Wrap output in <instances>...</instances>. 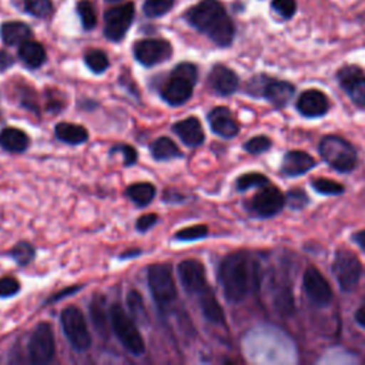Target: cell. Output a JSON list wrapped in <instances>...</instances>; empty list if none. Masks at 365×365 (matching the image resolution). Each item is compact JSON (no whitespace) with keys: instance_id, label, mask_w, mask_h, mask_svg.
<instances>
[{"instance_id":"cell-1","label":"cell","mask_w":365,"mask_h":365,"mask_svg":"<svg viewBox=\"0 0 365 365\" xmlns=\"http://www.w3.org/2000/svg\"><path fill=\"white\" fill-rule=\"evenodd\" d=\"M248 358L258 364H295L298 352L294 341L278 327L258 325L244 339Z\"/></svg>"},{"instance_id":"cell-2","label":"cell","mask_w":365,"mask_h":365,"mask_svg":"<svg viewBox=\"0 0 365 365\" xmlns=\"http://www.w3.org/2000/svg\"><path fill=\"white\" fill-rule=\"evenodd\" d=\"M259 265L250 254L244 251L228 254L218 268V281L225 299L234 304L242 301L251 287L259 284Z\"/></svg>"},{"instance_id":"cell-3","label":"cell","mask_w":365,"mask_h":365,"mask_svg":"<svg viewBox=\"0 0 365 365\" xmlns=\"http://www.w3.org/2000/svg\"><path fill=\"white\" fill-rule=\"evenodd\" d=\"M187 20L198 31L207 34L217 46L227 47L234 38V23L224 6L217 0H202L187 13Z\"/></svg>"},{"instance_id":"cell-4","label":"cell","mask_w":365,"mask_h":365,"mask_svg":"<svg viewBox=\"0 0 365 365\" xmlns=\"http://www.w3.org/2000/svg\"><path fill=\"white\" fill-rule=\"evenodd\" d=\"M111 328L121 342V345L133 355L140 356L145 351L144 339L135 325V321L131 315H128L121 305L113 304L108 309Z\"/></svg>"},{"instance_id":"cell-5","label":"cell","mask_w":365,"mask_h":365,"mask_svg":"<svg viewBox=\"0 0 365 365\" xmlns=\"http://www.w3.org/2000/svg\"><path fill=\"white\" fill-rule=\"evenodd\" d=\"M197 67L191 63H180L174 67L170 80L164 86L161 96L170 106H181L192 96V88L197 81Z\"/></svg>"},{"instance_id":"cell-6","label":"cell","mask_w":365,"mask_h":365,"mask_svg":"<svg viewBox=\"0 0 365 365\" xmlns=\"http://www.w3.org/2000/svg\"><path fill=\"white\" fill-rule=\"evenodd\" d=\"M318 150L325 163L339 173H349L356 167V150L342 137L325 135L319 141Z\"/></svg>"},{"instance_id":"cell-7","label":"cell","mask_w":365,"mask_h":365,"mask_svg":"<svg viewBox=\"0 0 365 365\" xmlns=\"http://www.w3.org/2000/svg\"><path fill=\"white\" fill-rule=\"evenodd\" d=\"M148 288L154 301L160 305H168L177 298V288L173 277V267L168 262L154 264L147 272Z\"/></svg>"},{"instance_id":"cell-8","label":"cell","mask_w":365,"mask_h":365,"mask_svg":"<svg viewBox=\"0 0 365 365\" xmlns=\"http://www.w3.org/2000/svg\"><path fill=\"white\" fill-rule=\"evenodd\" d=\"M248 93L252 96L267 98L274 107H284L292 98L295 88L288 81L258 76L250 81Z\"/></svg>"},{"instance_id":"cell-9","label":"cell","mask_w":365,"mask_h":365,"mask_svg":"<svg viewBox=\"0 0 365 365\" xmlns=\"http://www.w3.org/2000/svg\"><path fill=\"white\" fill-rule=\"evenodd\" d=\"M332 272L339 284V288L345 292H349L356 287L361 278L362 265L356 254H354L351 250L341 248L335 254Z\"/></svg>"},{"instance_id":"cell-10","label":"cell","mask_w":365,"mask_h":365,"mask_svg":"<svg viewBox=\"0 0 365 365\" xmlns=\"http://www.w3.org/2000/svg\"><path fill=\"white\" fill-rule=\"evenodd\" d=\"M61 327L66 338L76 351H86L91 345L84 314L77 307H67L61 312Z\"/></svg>"},{"instance_id":"cell-11","label":"cell","mask_w":365,"mask_h":365,"mask_svg":"<svg viewBox=\"0 0 365 365\" xmlns=\"http://www.w3.org/2000/svg\"><path fill=\"white\" fill-rule=\"evenodd\" d=\"M56 354V342L53 328L48 322H40L29 341V356L36 365L48 364Z\"/></svg>"},{"instance_id":"cell-12","label":"cell","mask_w":365,"mask_h":365,"mask_svg":"<svg viewBox=\"0 0 365 365\" xmlns=\"http://www.w3.org/2000/svg\"><path fill=\"white\" fill-rule=\"evenodd\" d=\"M134 19V4L127 3L106 11L104 14V34L111 41L121 40Z\"/></svg>"},{"instance_id":"cell-13","label":"cell","mask_w":365,"mask_h":365,"mask_svg":"<svg viewBox=\"0 0 365 365\" xmlns=\"http://www.w3.org/2000/svg\"><path fill=\"white\" fill-rule=\"evenodd\" d=\"M285 205V197L279 188L274 185H264L252 197L250 202L251 211L258 217H272L278 214Z\"/></svg>"},{"instance_id":"cell-14","label":"cell","mask_w":365,"mask_h":365,"mask_svg":"<svg viewBox=\"0 0 365 365\" xmlns=\"http://www.w3.org/2000/svg\"><path fill=\"white\" fill-rule=\"evenodd\" d=\"M307 298L317 307H327L332 301V289L325 277L315 267H308L302 278Z\"/></svg>"},{"instance_id":"cell-15","label":"cell","mask_w":365,"mask_h":365,"mask_svg":"<svg viewBox=\"0 0 365 365\" xmlns=\"http://www.w3.org/2000/svg\"><path fill=\"white\" fill-rule=\"evenodd\" d=\"M173 53L171 44L161 38H147L140 40L134 44V57L138 63L145 67L155 66L167 58Z\"/></svg>"},{"instance_id":"cell-16","label":"cell","mask_w":365,"mask_h":365,"mask_svg":"<svg viewBox=\"0 0 365 365\" xmlns=\"http://www.w3.org/2000/svg\"><path fill=\"white\" fill-rule=\"evenodd\" d=\"M341 87L349 98L359 107L365 108V74L356 66H346L338 71Z\"/></svg>"},{"instance_id":"cell-17","label":"cell","mask_w":365,"mask_h":365,"mask_svg":"<svg viewBox=\"0 0 365 365\" xmlns=\"http://www.w3.org/2000/svg\"><path fill=\"white\" fill-rule=\"evenodd\" d=\"M178 277L184 287V289L188 294L198 295L201 291H204L207 285L205 278V269L204 265L197 259H184L178 264Z\"/></svg>"},{"instance_id":"cell-18","label":"cell","mask_w":365,"mask_h":365,"mask_svg":"<svg viewBox=\"0 0 365 365\" xmlns=\"http://www.w3.org/2000/svg\"><path fill=\"white\" fill-rule=\"evenodd\" d=\"M297 108L304 117H321L329 110V100L321 90H305L297 100Z\"/></svg>"},{"instance_id":"cell-19","label":"cell","mask_w":365,"mask_h":365,"mask_svg":"<svg viewBox=\"0 0 365 365\" xmlns=\"http://www.w3.org/2000/svg\"><path fill=\"white\" fill-rule=\"evenodd\" d=\"M211 130L222 138H232L238 134L240 127L232 113L227 107H215L208 114Z\"/></svg>"},{"instance_id":"cell-20","label":"cell","mask_w":365,"mask_h":365,"mask_svg":"<svg viewBox=\"0 0 365 365\" xmlns=\"http://www.w3.org/2000/svg\"><path fill=\"white\" fill-rule=\"evenodd\" d=\"M208 81L212 90L220 96H230L235 93L240 84L238 76L231 68L222 64H217L212 67L208 76Z\"/></svg>"},{"instance_id":"cell-21","label":"cell","mask_w":365,"mask_h":365,"mask_svg":"<svg viewBox=\"0 0 365 365\" xmlns=\"http://www.w3.org/2000/svg\"><path fill=\"white\" fill-rule=\"evenodd\" d=\"M173 130L188 147H198L204 143V130L200 120L195 117H188L175 123L173 125Z\"/></svg>"},{"instance_id":"cell-22","label":"cell","mask_w":365,"mask_h":365,"mask_svg":"<svg viewBox=\"0 0 365 365\" xmlns=\"http://www.w3.org/2000/svg\"><path fill=\"white\" fill-rule=\"evenodd\" d=\"M312 167H315V160L309 154L294 150V151H288L284 155L281 171L288 177H297V175L305 174Z\"/></svg>"},{"instance_id":"cell-23","label":"cell","mask_w":365,"mask_h":365,"mask_svg":"<svg viewBox=\"0 0 365 365\" xmlns=\"http://www.w3.org/2000/svg\"><path fill=\"white\" fill-rule=\"evenodd\" d=\"M197 297H198V304H200L201 312L205 317V319L212 324H217V325L224 324V311H222L221 305L218 304L212 289L210 287H207Z\"/></svg>"},{"instance_id":"cell-24","label":"cell","mask_w":365,"mask_h":365,"mask_svg":"<svg viewBox=\"0 0 365 365\" xmlns=\"http://www.w3.org/2000/svg\"><path fill=\"white\" fill-rule=\"evenodd\" d=\"M54 133L58 140H61L66 144L70 145H78L87 141L88 138V131L80 125V124H73V123H58L54 128Z\"/></svg>"},{"instance_id":"cell-25","label":"cell","mask_w":365,"mask_h":365,"mask_svg":"<svg viewBox=\"0 0 365 365\" xmlns=\"http://www.w3.org/2000/svg\"><path fill=\"white\" fill-rule=\"evenodd\" d=\"M19 57L27 67L37 68L46 61V50L40 43L26 40L24 43L20 44Z\"/></svg>"},{"instance_id":"cell-26","label":"cell","mask_w":365,"mask_h":365,"mask_svg":"<svg viewBox=\"0 0 365 365\" xmlns=\"http://www.w3.org/2000/svg\"><path fill=\"white\" fill-rule=\"evenodd\" d=\"M0 145L10 153H21L29 145V137L20 128L7 127L0 131Z\"/></svg>"},{"instance_id":"cell-27","label":"cell","mask_w":365,"mask_h":365,"mask_svg":"<svg viewBox=\"0 0 365 365\" xmlns=\"http://www.w3.org/2000/svg\"><path fill=\"white\" fill-rule=\"evenodd\" d=\"M3 41L9 46L21 44L31 37V30L27 24L20 21H9L1 27Z\"/></svg>"},{"instance_id":"cell-28","label":"cell","mask_w":365,"mask_h":365,"mask_svg":"<svg viewBox=\"0 0 365 365\" xmlns=\"http://www.w3.org/2000/svg\"><path fill=\"white\" fill-rule=\"evenodd\" d=\"M150 150L151 155L157 161H168L182 155L178 145L170 137H158L155 141L151 143Z\"/></svg>"},{"instance_id":"cell-29","label":"cell","mask_w":365,"mask_h":365,"mask_svg":"<svg viewBox=\"0 0 365 365\" xmlns=\"http://www.w3.org/2000/svg\"><path fill=\"white\" fill-rule=\"evenodd\" d=\"M90 317H91V321H93V325H94L96 331L101 336H107L110 314L106 311L104 299L101 297L96 295V298L93 299V302L90 305Z\"/></svg>"},{"instance_id":"cell-30","label":"cell","mask_w":365,"mask_h":365,"mask_svg":"<svg viewBox=\"0 0 365 365\" xmlns=\"http://www.w3.org/2000/svg\"><path fill=\"white\" fill-rule=\"evenodd\" d=\"M125 194L138 207H145L155 197V187L151 182H135L127 187Z\"/></svg>"},{"instance_id":"cell-31","label":"cell","mask_w":365,"mask_h":365,"mask_svg":"<svg viewBox=\"0 0 365 365\" xmlns=\"http://www.w3.org/2000/svg\"><path fill=\"white\" fill-rule=\"evenodd\" d=\"M34 255H36V250H34V247H33L30 242H27V241H20V242H17V244L9 251V257L13 258V261H14L17 265H21V267L30 264V262L33 261Z\"/></svg>"},{"instance_id":"cell-32","label":"cell","mask_w":365,"mask_h":365,"mask_svg":"<svg viewBox=\"0 0 365 365\" xmlns=\"http://www.w3.org/2000/svg\"><path fill=\"white\" fill-rule=\"evenodd\" d=\"M84 61L87 64V67L93 71V73H104L108 66H110V61L106 56L104 51L101 50H90L86 56H84Z\"/></svg>"},{"instance_id":"cell-33","label":"cell","mask_w":365,"mask_h":365,"mask_svg":"<svg viewBox=\"0 0 365 365\" xmlns=\"http://www.w3.org/2000/svg\"><path fill=\"white\" fill-rule=\"evenodd\" d=\"M77 13H78L81 24L86 30L94 29V26L97 23V14L94 11L93 4L88 0H80L77 3Z\"/></svg>"},{"instance_id":"cell-34","label":"cell","mask_w":365,"mask_h":365,"mask_svg":"<svg viewBox=\"0 0 365 365\" xmlns=\"http://www.w3.org/2000/svg\"><path fill=\"white\" fill-rule=\"evenodd\" d=\"M268 184H269V180L259 173H248V174L241 175L237 180V188L240 191H245V190L255 188V187H264Z\"/></svg>"},{"instance_id":"cell-35","label":"cell","mask_w":365,"mask_h":365,"mask_svg":"<svg viewBox=\"0 0 365 365\" xmlns=\"http://www.w3.org/2000/svg\"><path fill=\"white\" fill-rule=\"evenodd\" d=\"M312 188L317 192H321L324 195H338L341 192H344L345 187L334 180L329 178H315L312 181Z\"/></svg>"},{"instance_id":"cell-36","label":"cell","mask_w":365,"mask_h":365,"mask_svg":"<svg viewBox=\"0 0 365 365\" xmlns=\"http://www.w3.org/2000/svg\"><path fill=\"white\" fill-rule=\"evenodd\" d=\"M208 235L207 225H191L175 232L174 238L178 241H195Z\"/></svg>"},{"instance_id":"cell-37","label":"cell","mask_w":365,"mask_h":365,"mask_svg":"<svg viewBox=\"0 0 365 365\" xmlns=\"http://www.w3.org/2000/svg\"><path fill=\"white\" fill-rule=\"evenodd\" d=\"M26 10L36 17H48L53 11L51 0H24Z\"/></svg>"},{"instance_id":"cell-38","label":"cell","mask_w":365,"mask_h":365,"mask_svg":"<svg viewBox=\"0 0 365 365\" xmlns=\"http://www.w3.org/2000/svg\"><path fill=\"white\" fill-rule=\"evenodd\" d=\"M127 304H128V308H130V312H131V317L134 318V321L135 319H140V321L147 319V312H145L141 295L137 291L133 289L128 292Z\"/></svg>"},{"instance_id":"cell-39","label":"cell","mask_w":365,"mask_h":365,"mask_svg":"<svg viewBox=\"0 0 365 365\" xmlns=\"http://www.w3.org/2000/svg\"><path fill=\"white\" fill-rule=\"evenodd\" d=\"M174 4V0H145L144 13L148 17H160L165 14Z\"/></svg>"},{"instance_id":"cell-40","label":"cell","mask_w":365,"mask_h":365,"mask_svg":"<svg viewBox=\"0 0 365 365\" xmlns=\"http://www.w3.org/2000/svg\"><path fill=\"white\" fill-rule=\"evenodd\" d=\"M271 144L272 143L267 135H255L244 144V148H245V151H248L251 154H261V153L267 151L271 147Z\"/></svg>"},{"instance_id":"cell-41","label":"cell","mask_w":365,"mask_h":365,"mask_svg":"<svg viewBox=\"0 0 365 365\" xmlns=\"http://www.w3.org/2000/svg\"><path fill=\"white\" fill-rule=\"evenodd\" d=\"M285 202L288 207L294 208V210H299L302 207L307 205L308 202V197L305 194L304 190L301 188H294V190H289L285 195Z\"/></svg>"},{"instance_id":"cell-42","label":"cell","mask_w":365,"mask_h":365,"mask_svg":"<svg viewBox=\"0 0 365 365\" xmlns=\"http://www.w3.org/2000/svg\"><path fill=\"white\" fill-rule=\"evenodd\" d=\"M20 291V282L13 277L0 278V297H13Z\"/></svg>"},{"instance_id":"cell-43","label":"cell","mask_w":365,"mask_h":365,"mask_svg":"<svg viewBox=\"0 0 365 365\" xmlns=\"http://www.w3.org/2000/svg\"><path fill=\"white\" fill-rule=\"evenodd\" d=\"M272 9L282 17L289 19L297 10L295 0H272Z\"/></svg>"},{"instance_id":"cell-44","label":"cell","mask_w":365,"mask_h":365,"mask_svg":"<svg viewBox=\"0 0 365 365\" xmlns=\"http://www.w3.org/2000/svg\"><path fill=\"white\" fill-rule=\"evenodd\" d=\"M114 153H121L123 158H124V164L125 165H133L137 161V151L134 147L127 145V144H120V145H114L110 151V154Z\"/></svg>"},{"instance_id":"cell-45","label":"cell","mask_w":365,"mask_h":365,"mask_svg":"<svg viewBox=\"0 0 365 365\" xmlns=\"http://www.w3.org/2000/svg\"><path fill=\"white\" fill-rule=\"evenodd\" d=\"M157 222V215L155 214H145V215H141L135 224L137 230L138 231H147L150 230L154 224Z\"/></svg>"},{"instance_id":"cell-46","label":"cell","mask_w":365,"mask_h":365,"mask_svg":"<svg viewBox=\"0 0 365 365\" xmlns=\"http://www.w3.org/2000/svg\"><path fill=\"white\" fill-rule=\"evenodd\" d=\"M13 63H14V58L7 51L0 50V71L7 70L9 67L13 66Z\"/></svg>"},{"instance_id":"cell-47","label":"cell","mask_w":365,"mask_h":365,"mask_svg":"<svg viewBox=\"0 0 365 365\" xmlns=\"http://www.w3.org/2000/svg\"><path fill=\"white\" fill-rule=\"evenodd\" d=\"M355 321L359 327H362L365 329V298H364L361 307L355 312Z\"/></svg>"},{"instance_id":"cell-48","label":"cell","mask_w":365,"mask_h":365,"mask_svg":"<svg viewBox=\"0 0 365 365\" xmlns=\"http://www.w3.org/2000/svg\"><path fill=\"white\" fill-rule=\"evenodd\" d=\"M352 240L365 251V230H361L352 235Z\"/></svg>"},{"instance_id":"cell-49","label":"cell","mask_w":365,"mask_h":365,"mask_svg":"<svg viewBox=\"0 0 365 365\" xmlns=\"http://www.w3.org/2000/svg\"><path fill=\"white\" fill-rule=\"evenodd\" d=\"M81 287H71V288H67V289H64V291H61L60 294H57V295H54V298H50L48 299V302H51V301H57V299H60V298H63V295H66V294H68V292H76V291H78Z\"/></svg>"},{"instance_id":"cell-50","label":"cell","mask_w":365,"mask_h":365,"mask_svg":"<svg viewBox=\"0 0 365 365\" xmlns=\"http://www.w3.org/2000/svg\"><path fill=\"white\" fill-rule=\"evenodd\" d=\"M110 1H117V0H110Z\"/></svg>"}]
</instances>
